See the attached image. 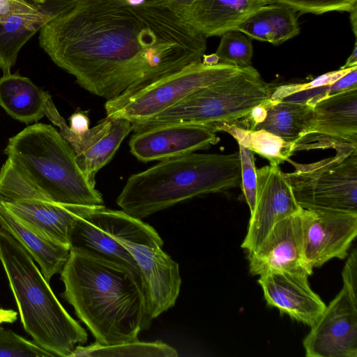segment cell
Masks as SVG:
<instances>
[{
    "instance_id": "cell-1",
    "label": "cell",
    "mask_w": 357,
    "mask_h": 357,
    "mask_svg": "<svg viewBox=\"0 0 357 357\" xmlns=\"http://www.w3.org/2000/svg\"><path fill=\"white\" fill-rule=\"evenodd\" d=\"M206 38L162 0H74L40 29L39 44L107 100L201 61Z\"/></svg>"
},
{
    "instance_id": "cell-2",
    "label": "cell",
    "mask_w": 357,
    "mask_h": 357,
    "mask_svg": "<svg viewBox=\"0 0 357 357\" xmlns=\"http://www.w3.org/2000/svg\"><path fill=\"white\" fill-rule=\"evenodd\" d=\"M62 297L96 341L112 345L138 340L151 317L140 275L121 264L70 249L60 273Z\"/></svg>"
},
{
    "instance_id": "cell-3",
    "label": "cell",
    "mask_w": 357,
    "mask_h": 357,
    "mask_svg": "<svg viewBox=\"0 0 357 357\" xmlns=\"http://www.w3.org/2000/svg\"><path fill=\"white\" fill-rule=\"evenodd\" d=\"M238 153H190L131 175L116 199L128 215L144 218L195 197L241 185Z\"/></svg>"
},
{
    "instance_id": "cell-4",
    "label": "cell",
    "mask_w": 357,
    "mask_h": 357,
    "mask_svg": "<svg viewBox=\"0 0 357 357\" xmlns=\"http://www.w3.org/2000/svg\"><path fill=\"white\" fill-rule=\"evenodd\" d=\"M0 262L25 331L53 356L70 357L85 329L63 307L26 250L0 227Z\"/></svg>"
},
{
    "instance_id": "cell-5",
    "label": "cell",
    "mask_w": 357,
    "mask_h": 357,
    "mask_svg": "<svg viewBox=\"0 0 357 357\" xmlns=\"http://www.w3.org/2000/svg\"><path fill=\"white\" fill-rule=\"evenodd\" d=\"M7 160L50 201L102 206V195L79 167L74 150L52 126H27L8 139Z\"/></svg>"
},
{
    "instance_id": "cell-6",
    "label": "cell",
    "mask_w": 357,
    "mask_h": 357,
    "mask_svg": "<svg viewBox=\"0 0 357 357\" xmlns=\"http://www.w3.org/2000/svg\"><path fill=\"white\" fill-rule=\"evenodd\" d=\"M274 89L252 66L241 68L152 118L132 123L133 131L178 123L201 124L215 130L220 124L233 123L245 117L255 107L268 100Z\"/></svg>"
},
{
    "instance_id": "cell-7",
    "label": "cell",
    "mask_w": 357,
    "mask_h": 357,
    "mask_svg": "<svg viewBox=\"0 0 357 357\" xmlns=\"http://www.w3.org/2000/svg\"><path fill=\"white\" fill-rule=\"evenodd\" d=\"M112 236L134 259L153 319L176 303L181 285L178 264L162 250L163 241L153 227L122 210L112 209Z\"/></svg>"
},
{
    "instance_id": "cell-8",
    "label": "cell",
    "mask_w": 357,
    "mask_h": 357,
    "mask_svg": "<svg viewBox=\"0 0 357 357\" xmlns=\"http://www.w3.org/2000/svg\"><path fill=\"white\" fill-rule=\"evenodd\" d=\"M336 154L321 160L296 163L284 173L303 209L357 213V146L342 144Z\"/></svg>"
},
{
    "instance_id": "cell-9",
    "label": "cell",
    "mask_w": 357,
    "mask_h": 357,
    "mask_svg": "<svg viewBox=\"0 0 357 357\" xmlns=\"http://www.w3.org/2000/svg\"><path fill=\"white\" fill-rule=\"evenodd\" d=\"M239 69L221 63L207 65L201 61L192 63L143 87L107 100L105 112L107 116L126 119L132 123L142 122Z\"/></svg>"
},
{
    "instance_id": "cell-10",
    "label": "cell",
    "mask_w": 357,
    "mask_h": 357,
    "mask_svg": "<svg viewBox=\"0 0 357 357\" xmlns=\"http://www.w3.org/2000/svg\"><path fill=\"white\" fill-rule=\"evenodd\" d=\"M45 116L59 128L62 137L74 150L79 167L93 185L97 172L112 160L125 137L133 131L129 120L106 116L84 134L77 135L53 102L46 105Z\"/></svg>"
},
{
    "instance_id": "cell-11",
    "label": "cell",
    "mask_w": 357,
    "mask_h": 357,
    "mask_svg": "<svg viewBox=\"0 0 357 357\" xmlns=\"http://www.w3.org/2000/svg\"><path fill=\"white\" fill-rule=\"evenodd\" d=\"M307 357H357V301L342 287L303 341Z\"/></svg>"
},
{
    "instance_id": "cell-12",
    "label": "cell",
    "mask_w": 357,
    "mask_h": 357,
    "mask_svg": "<svg viewBox=\"0 0 357 357\" xmlns=\"http://www.w3.org/2000/svg\"><path fill=\"white\" fill-rule=\"evenodd\" d=\"M256 173L255 208L241 244L248 253L259 245L276 222L302 209L279 165L270 164L256 169Z\"/></svg>"
},
{
    "instance_id": "cell-13",
    "label": "cell",
    "mask_w": 357,
    "mask_h": 357,
    "mask_svg": "<svg viewBox=\"0 0 357 357\" xmlns=\"http://www.w3.org/2000/svg\"><path fill=\"white\" fill-rule=\"evenodd\" d=\"M314 123L301 139L298 151L357 146V86L316 100Z\"/></svg>"
},
{
    "instance_id": "cell-14",
    "label": "cell",
    "mask_w": 357,
    "mask_h": 357,
    "mask_svg": "<svg viewBox=\"0 0 357 357\" xmlns=\"http://www.w3.org/2000/svg\"><path fill=\"white\" fill-rule=\"evenodd\" d=\"M301 210L276 222L259 245L248 253L252 275L274 271L312 274L313 269L304 255Z\"/></svg>"
},
{
    "instance_id": "cell-15",
    "label": "cell",
    "mask_w": 357,
    "mask_h": 357,
    "mask_svg": "<svg viewBox=\"0 0 357 357\" xmlns=\"http://www.w3.org/2000/svg\"><path fill=\"white\" fill-rule=\"evenodd\" d=\"M305 259L313 269L344 259L357 235V213L302 208Z\"/></svg>"
},
{
    "instance_id": "cell-16",
    "label": "cell",
    "mask_w": 357,
    "mask_h": 357,
    "mask_svg": "<svg viewBox=\"0 0 357 357\" xmlns=\"http://www.w3.org/2000/svg\"><path fill=\"white\" fill-rule=\"evenodd\" d=\"M219 141L216 130L194 123H169L135 132L130 139L131 153L147 162L193 153Z\"/></svg>"
},
{
    "instance_id": "cell-17",
    "label": "cell",
    "mask_w": 357,
    "mask_h": 357,
    "mask_svg": "<svg viewBox=\"0 0 357 357\" xmlns=\"http://www.w3.org/2000/svg\"><path fill=\"white\" fill-rule=\"evenodd\" d=\"M307 278L304 274L274 271L259 275L258 283L268 305L312 326L323 313L326 305L310 288Z\"/></svg>"
},
{
    "instance_id": "cell-18",
    "label": "cell",
    "mask_w": 357,
    "mask_h": 357,
    "mask_svg": "<svg viewBox=\"0 0 357 357\" xmlns=\"http://www.w3.org/2000/svg\"><path fill=\"white\" fill-rule=\"evenodd\" d=\"M112 209L104 205L91 208L76 217L70 234V249L121 264L140 275L132 255L112 236Z\"/></svg>"
},
{
    "instance_id": "cell-19",
    "label": "cell",
    "mask_w": 357,
    "mask_h": 357,
    "mask_svg": "<svg viewBox=\"0 0 357 357\" xmlns=\"http://www.w3.org/2000/svg\"><path fill=\"white\" fill-rule=\"evenodd\" d=\"M0 204L36 234L69 248L76 217L96 206L64 205L36 198Z\"/></svg>"
},
{
    "instance_id": "cell-20",
    "label": "cell",
    "mask_w": 357,
    "mask_h": 357,
    "mask_svg": "<svg viewBox=\"0 0 357 357\" xmlns=\"http://www.w3.org/2000/svg\"><path fill=\"white\" fill-rule=\"evenodd\" d=\"M313 123V105L305 101L269 99L231 124L252 130L262 129L298 144Z\"/></svg>"
},
{
    "instance_id": "cell-21",
    "label": "cell",
    "mask_w": 357,
    "mask_h": 357,
    "mask_svg": "<svg viewBox=\"0 0 357 357\" xmlns=\"http://www.w3.org/2000/svg\"><path fill=\"white\" fill-rule=\"evenodd\" d=\"M262 5L257 0H195L179 17L206 38L221 36Z\"/></svg>"
},
{
    "instance_id": "cell-22",
    "label": "cell",
    "mask_w": 357,
    "mask_h": 357,
    "mask_svg": "<svg viewBox=\"0 0 357 357\" xmlns=\"http://www.w3.org/2000/svg\"><path fill=\"white\" fill-rule=\"evenodd\" d=\"M0 227L10 234L39 264L47 282L62 271L70 253L68 247L36 234L0 204Z\"/></svg>"
},
{
    "instance_id": "cell-23",
    "label": "cell",
    "mask_w": 357,
    "mask_h": 357,
    "mask_svg": "<svg viewBox=\"0 0 357 357\" xmlns=\"http://www.w3.org/2000/svg\"><path fill=\"white\" fill-rule=\"evenodd\" d=\"M234 30L251 38L278 45L297 36L300 28L294 10L273 3L255 9Z\"/></svg>"
},
{
    "instance_id": "cell-24",
    "label": "cell",
    "mask_w": 357,
    "mask_h": 357,
    "mask_svg": "<svg viewBox=\"0 0 357 357\" xmlns=\"http://www.w3.org/2000/svg\"><path fill=\"white\" fill-rule=\"evenodd\" d=\"M50 93L16 73L0 77V106L13 119L29 124L45 116Z\"/></svg>"
},
{
    "instance_id": "cell-25",
    "label": "cell",
    "mask_w": 357,
    "mask_h": 357,
    "mask_svg": "<svg viewBox=\"0 0 357 357\" xmlns=\"http://www.w3.org/2000/svg\"><path fill=\"white\" fill-rule=\"evenodd\" d=\"M54 14L35 6L14 13L0 22V68L3 75L10 73L22 46Z\"/></svg>"
},
{
    "instance_id": "cell-26",
    "label": "cell",
    "mask_w": 357,
    "mask_h": 357,
    "mask_svg": "<svg viewBox=\"0 0 357 357\" xmlns=\"http://www.w3.org/2000/svg\"><path fill=\"white\" fill-rule=\"evenodd\" d=\"M215 130L229 133L238 144L267 159L272 165H280L298 151V144L286 142L262 129L252 130L231 123H223L218 126Z\"/></svg>"
},
{
    "instance_id": "cell-27",
    "label": "cell",
    "mask_w": 357,
    "mask_h": 357,
    "mask_svg": "<svg viewBox=\"0 0 357 357\" xmlns=\"http://www.w3.org/2000/svg\"><path fill=\"white\" fill-rule=\"evenodd\" d=\"M176 350L160 341L142 342L139 340L112 345H105L96 341L88 346L77 345L70 357H175Z\"/></svg>"
},
{
    "instance_id": "cell-28",
    "label": "cell",
    "mask_w": 357,
    "mask_h": 357,
    "mask_svg": "<svg viewBox=\"0 0 357 357\" xmlns=\"http://www.w3.org/2000/svg\"><path fill=\"white\" fill-rule=\"evenodd\" d=\"M219 63L233 66L238 68L251 66L253 56L252 40L243 33L230 30L222 35L215 53Z\"/></svg>"
},
{
    "instance_id": "cell-29",
    "label": "cell",
    "mask_w": 357,
    "mask_h": 357,
    "mask_svg": "<svg viewBox=\"0 0 357 357\" xmlns=\"http://www.w3.org/2000/svg\"><path fill=\"white\" fill-rule=\"evenodd\" d=\"M50 356H53L33 341L6 330L0 325V357Z\"/></svg>"
},
{
    "instance_id": "cell-30",
    "label": "cell",
    "mask_w": 357,
    "mask_h": 357,
    "mask_svg": "<svg viewBox=\"0 0 357 357\" xmlns=\"http://www.w3.org/2000/svg\"><path fill=\"white\" fill-rule=\"evenodd\" d=\"M295 12L319 15L331 11L351 12L357 7V0H275Z\"/></svg>"
},
{
    "instance_id": "cell-31",
    "label": "cell",
    "mask_w": 357,
    "mask_h": 357,
    "mask_svg": "<svg viewBox=\"0 0 357 357\" xmlns=\"http://www.w3.org/2000/svg\"><path fill=\"white\" fill-rule=\"evenodd\" d=\"M351 68H352L347 69L340 68L337 70L332 71L322 75L313 79L312 81L307 83L289 84L275 86L270 100H281L301 92L332 84L342 76L346 75Z\"/></svg>"
},
{
    "instance_id": "cell-32",
    "label": "cell",
    "mask_w": 357,
    "mask_h": 357,
    "mask_svg": "<svg viewBox=\"0 0 357 357\" xmlns=\"http://www.w3.org/2000/svg\"><path fill=\"white\" fill-rule=\"evenodd\" d=\"M239 146V157L241 168V183L245 199L252 213L256 199L257 173L254 153L243 146Z\"/></svg>"
},
{
    "instance_id": "cell-33",
    "label": "cell",
    "mask_w": 357,
    "mask_h": 357,
    "mask_svg": "<svg viewBox=\"0 0 357 357\" xmlns=\"http://www.w3.org/2000/svg\"><path fill=\"white\" fill-rule=\"evenodd\" d=\"M343 287L357 301V251L354 249L342 271Z\"/></svg>"
},
{
    "instance_id": "cell-34",
    "label": "cell",
    "mask_w": 357,
    "mask_h": 357,
    "mask_svg": "<svg viewBox=\"0 0 357 357\" xmlns=\"http://www.w3.org/2000/svg\"><path fill=\"white\" fill-rule=\"evenodd\" d=\"M34 6L26 0H0V22L14 13Z\"/></svg>"
},
{
    "instance_id": "cell-35",
    "label": "cell",
    "mask_w": 357,
    "mask_h": 357,
    "mask_svg": "<svg viewBox=\"0 0 357 357\" xmlns=\"http://www.w3.org/2000/svg\"><path fill=\"white\" fill-rule=\"evenodd\" d=\"M69 120L70 129L77 135H82L89 128V119L84 112H75L71 115Z\"/></svg>"
},
{
    "instance_id": "cell-36",
    "label": "cell",
    "mask_w": 357,
    "mask_h": 357,
    "mask_svg": "<svg viewBox=\"0 0 357 357\" xmlns=\"http://www.w3.org/2000/svg\"><path fill=\"white\" fill-rule=\"evenodd\" d=\"M162 1L171 11L179 17L195 0H162Z\"/></svg>"
},
{
    "instance_id": "cell-37",
    "label": "cell",
    "mask_w": 357,
    "mask_h": 357,
    "mask_svg": "<svg viewBox=\"0 0 357 357\" xmlns=\"http://www.w3.org/2000/svg\"><path fill=\"white\" fill-rule=\"evenodd\" d=\"M17 312L13 310L0 308V324L13 323L17 319Z\"/></svg>"
},
{
    "instance_id": "cell-38",
    "label": "cell",
    "mask_w": 357,
    "mask_h": 357,
    "mask_svg": "<svg viewBox=\"0 0 357 357\" xmlns=\"http://www.w3.org/2000/svg\"><path fill=\"white\" fill-rule=\"evenodd\" d=\"M354 66H357V46L356 43H355L354 50L350 55V56L347 59L345 64L342 66L340 68L347 69L353 68Z\"/></svg>"
},
{
    "instance_id": "cell-39",
    "label": "cell",
    "mask_w": 357,
    "mask_h": 357,
    "mask_svg": "<svg viewBox=\"0 0 357 357\" xmlns=\"http://www.w3.org/2000/svg\"><path fill=\"white\" fill-rule=\"evenodd\" d=\"M202 61L207 65H215L219 63V59L217 55L214 54L204 55Z\"/></svg>"
},
{
    "instance_id": "cell-40",
    "label": "cell",
    "mask_w": 357,
    "mask_h": 357,
    "mask_svg": "<svg viewBox=\"0 0 357 357\" xmlns=\"http://www.w3.org/2000/svg\"><path fill=\"white\" fill-rule=\"evenodd\" d=\"M351 22L353 31L356 36L357 29V7L354 8L351 12Z\"/></svg>"
},
{
    "instance_id": "cell-41",
    "label": "cell",
    "mask_w": 357,
    "mask_h": 357,
    "mask_svg": "<svg viewBox=\"0 0 357 357\" xmlns=\"http://www.w3.org/2000/svg\"><path fill=\"white\" fill-rule=\"evenodd\" d=\"M130 4L137 5L145 3L151 0H124Z\"/></svg>"
},
{
    "instance_id": "cell-42",
    "label": "cell",
    "mask_w": 357,
    "mask_h": 357,
    "mask_svg": "<svg viewBox=\"0 0 357 357\" xmlns=\"http://www.w3.org/2000/svg\"><path fill=\"white\" fill-rule=\"evenodd\" d=\"M257 1L263 3L264 4H269V3H275V0H257Z\"/></svg>"
},
{
    "instance_id": "cell-43",
    "label": "cell",
    "mask_w": 357,
    "mask_h": 357,
    "mask_svg": "<svg viewBox=\"0 0 357 357\" xmlns=\"http://www.w3.org/2000/svg\"><path fill=\"white\" fill-rule=\"evenodd\" d=\"M33 1V2L36 3H43L46 1V0H31Z\"/></svg>"
}]
</instances>
